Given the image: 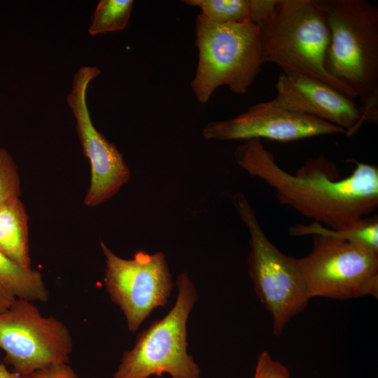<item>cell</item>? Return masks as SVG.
Segmentation results:
<instances>
[{
  "instance_id": "obj_21",
  "label": "cell",
  "mask_w": 378,
  "mask_h": 378,
  "mask_svg": "<svg viewBox=\"0 0 378 378\" xmlns=\"http://www.w3.org/2000/svg\"><path fill=\"white\" fill-rule=\"evenodd\" d=\"M15 298L0 286V313L8 309Z\"/></svg>"
},
{
  "instance_id": "obj_6",
  "label": "cell",
  "mask_w": 378,
  "mask_h": 378,
  "mask_svg": "<svg viewBox=\"0 0 378 378\" xmlns=\"http://www.w3.org/2000/svg\"><path fill=\"white\" fill-rule=\"evenodd\" d=\"M232 201L250 236L249 275L256 294L272 316L274 334L279 336L310 299L298 259L285 255L270 241L244 194L236 192Z\"/></svg>"
},
{
  "instance_id": "obj_12",
  "label": "cell",
  "mask_w": 378,
  "mask_h": 378,
  "mask_svg": "<svg viewBox=\"0 0 378 378\" xmlns=\"http://www.w3.org/2000/svg\"><path fill=\"white\" fill-rule=\"evenodd\" d=\"M275 88L274 98L284 106L340 127L348 136L362 126L361 106L319 80L281 73Z\"/></svg>"
},
{
  "instance_id": "obj_2",
  "label": "cell",
  "mask_w": 378,
  "mask_h": 378,
  "mask_svg": "<svg viewBox=\"0 0 378 378\" xmlns=\"http://www.w3.org/2000/svg\"><path fill=\"white\" fill-rule=\"evenodd\" d=\"M330 40L326 69L358 98L362 124L378 120V7L368 0H317Z\"/></svg>"
},
{
  "instance_id": "obj_4",
  "label": "cell",
  "mask_w": 378,
  "mask_h": 378,
  "mask_svg": "<svg viewBox=\"0 0 378 378\" xmlns=\"http://www.w3.org/2000/svg\"><path fill=\"white\" fill-rule=\"evenodd\" d=\"M195 34L198 60L190 86L197 101L206 104L220 86L246 93L263 64L260 27L250 21L214 23L199 14Z\"/></svg>"
},
{
  "instance_id": "obj_9",
  "label": "cell",
  "mask_w": 378,
  "mask_h": 378,
  "mask_svg": "<svg viewBox=\"0 0 378 378\" xmlns=\"http://www.w3.org/2000/svg\"><path fill=\"white\" fill-rule=\"evenodd\" d=\"M104 286L111 301L119 307L127 328L135 332L156 308L165 307L174 287L164 253L136 251L131 259L115 255L103 241Z\"/></svg>"
},
{
  "instance_id": "obj_16",
  "label": "cell",
  "mask_w": 378,
  "mask_h": 378,
  "mask_svg": "<svg viewBox=\"0 0 378 378\" xmlns=\"http://www.w3.org/2000/svg\"><path fill=\"white\" fill-rule=\"evenodd\" d=\"M0 286L16 298L45 302L49 298L41 272L20 267L1 251Z\"/></svg>"
},
{
  "instance_id": "obj_5",
  "label": "cell",
  "mask_w": 378,
  "mask_h": 378,
  "mask_svg": "<svg viewBox=\"0 0 378 378\" xmlns=\"http://www.w3.org/2000/svg\"><path fill=\"white\" fill-rule=\"evenodd\" d=\"M176 286L174 307L137 335L133 349L123 354L113 378H148L164 373L172 378H201L199 366L187 351L186 324L197 293L186 272L178 275Z\"/></svg>"
},
{
  "instance_id": "obj_14",
  "label": "cell",
  "mask_w": 378,
  "mask_h": 378,
  "mask_svg": "<svg viewBox=\"0 0 378 378\" xmlns=\"http://www.w3.org/2000/svg\"><path fill=\"white\" fill-rule=\"evenodd\" d=\"M279 0H184L201 10L205 19L218 24L250 21L258 26L274 10Z\"/></svg>"
},
{
  "instance_id": "obj_1",
  "label": "cell",
  "mask_w": 378,
  "mask_h": 378,
  "mask_svg": "<svg viewBox=\"0 0 378 378\" xmlns=\"http://www.w3.org/2000/svg\"><path fill=\"white\" fill-rule=\"evenodd\" d=\"M234 158L246 172L272 187L281 204L327 227H344L377 208L375 165L351 160L355 169L342 178L336 164L321 155L307 160L293 174L276 163L260 139L239 145Z\"/></svg>"
},
{
  "instance_id": "obj_11",
  "label": "cell",
  "mask_w": 378,
  "mask_h": 378,
  "mask_svg": "<svg viewBox=\"0 0 378 378\" xmlns=\"http://www.w3.org/2000/svg\"><path fill=\"white\" fill-rule=\"evenodd\" d=\"M346 133L342 128L293 109L275 98L257 103L228 120L211 122L202 130L206 140L266 139L288 142L321 135Z\"/></svg>"
},
{
  "instance_id": "obj_19",
  "label": "cell",
  "mask_w": 378,
  "mask_h": 378,
  "mask_svg": "<svg viewBox=\"0 0 378 378\" xmlns=\"http://www.w3.org/2000/svg\"><path fill=\"white\" fill-rule=\"evenodd\" d=\"M253 378H290L288 368L273 360L270 354L262 352L258 358Z\"/></svg>"
},
{
  "instance_id": "obj_22",
  "label": "cell",
  "mask_w": 378,
  "mask_h": 378,
  "mask_svg": "<svg viewBox=\"0 0 378 378\" xmlns=\"http://www.w3.org/2000/svg\"><path fill=\"white\" fill-rule=\"evenodd\" d=\"M0 378H21V377L14 372L8 371L4 364L0 363Z\"/></svg>"
},
{
  "instance_id": "obj_17",
  "label": "cell",
  "mask_w": 378,
  "mask_h": 378,
  "mask_svg": "<svg viewBox=\"0 0 378 378\" xmlns=\"http://www.w3.org/2000/svg\"><path fill=\"white\" fill-rule=\"evenodd\" d=\"M134 1L101 0L93 14L89 33L94 36L122 31L128 25Z\"/></svg>"
},
{
  "instance_id": "obj_8",
  "label": "cell",
  "mask_w": 378,
  "mask_h": 378,
  "mask_svg": "<svg viewBox=\"0 0 378 378\" xmlns=\"http://www.w3.org/2000/svg\"><path fill=\"white\" fill-rule=\"evenodd\" d=\"M69 328L54 316H43L31 301L15 298L0 313V349L4 362L21 377L57 363L72 351Z\"/></svg>"
},
{
  "instance_id": "obj_13",
  "label": "cell",
  "mask_w": 378,
  "mask_h": 378,
  "mask_svg": "<svg viewBox=\"0 0 378 378\" xmlns=\"http://www.w3.org/2000/svg\"><path fill=\"white\" fill-rule=\"evenodd\" d=\"M0 251L17 265L31 269L28 246V216L19 197L0 204Z\"/></svg>"
},
{
  "instance_id": "obj_15",
  "label": "cell",
  "mask_w": 378,
  "mask_h": 378,
  "mask_svg": "<svg viewBox=\"0 0 378 378\" xmlns=\"http://www.w3.org/2000/svg\"><path fill=\"white\" fill-rule=\"evenodd\" d=\"M292 236L318 235L346 241L378 253V217L360 218L338 229L327 227L318 222L296 224L288 228Z\"/></svg>"
},
{
  "instance_id": "obj_18",
  "label": "cell",
  "mask_w": 378,
  "mask_h": 378,
  "mask_svg": "<svg viewBox=\"0 0 378 378\" xmlns=\"http://www.w3.org/2000/svg\"><path fill=\"white\" fill-rule=\"evenodd\" d=\"M20 195V181L16 164L9 153L0 147V204Z\"/></svg>"
},
{
  "instance_id": "obj_7",
  "label": "cell",
  "mask_w": 378,
  "mask_h": 378,
  "mask_svg": "<svg viewBox=\"0 0 378 378\" xmlns=\"http://www.w3.org/2000/svg\"><path fill=\"white\" fill-rule=\"evenodd\" d=\"M298 262L309 298L378 296L377 253L346 241L315 235L311 252Z\"/></svg>"
},
{
  "instance_id": "obj_10",
  "label": "cell",
  "mask_w": 378,
  "mask_h": 378,
  "mask_svg": "<svg viewBox=\"0 0 378 378\" xmlns=\"http://www.w3.org/2000/svg\"><path fill=\"white\" fill-rule=\"evenodd\" d=\"M97 66H85L74 76L67 103L76 119V127L85 156L89 160L91 179L84 199L94 207L113 197L130 178L122 154L94 126L86 102L90 83L100 74Z\"/></svg>"
},
{
  "instance_id": "obj_3",
  "label": "cell",
  "mask_w": 378,
  "mask_h": 378,
  "mask_svg": "<svg viewBox=\"0 0 378 378\" xmlns=\"http://www.w3.org/2000/svg\"><path fill=\"white\" fill-rule=\"evenodd\" d=\"M259 27L262 64H274L284 74L319 80L356 98L326 69L330 35L317 0H279L272 14Z\"/></svg>"
},
{
  "instance_id": "obj_20",
  "label": "cell",
  "mask_w": 378,
  "mask_h": 378,
  "mask_svg": "<svg viewBox=\"0 0 378 378\" xmlns=\"http://www.w3.org/2000/svg\"><path fill=\"white\" fill-rule=\"evenodd\" d=\"M21 378H79L74 370L64 363L53 364L36 370Z\"/></svg>"
}]
</instances>
